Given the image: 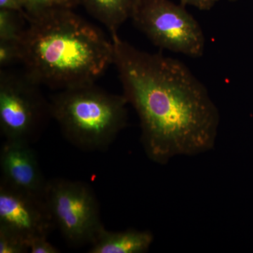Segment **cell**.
<instances>
[{"label":"cell","instance_id":"6","mask_svg":"<svg viewBox=\"0 0 253 253\" xmlns=\"http://www.w3.org/2000/svg\"><path fill=\"white\" fill-rule=\"evenodd\" d=\"M131 19L158 47L191 58L204 54L202 28L181 4L170 0H140Z\"/></svg>","mask_w":253,"mask_h":253},{"label":"cell","instance_id":"18","mask_svg":"<svg viewBox=\"0 0 253 253\" xmlns=\"http://www.w3.org/2000/svg\"><path fill=\"white\" fill-rule=\"evenodd\" d=\"M229 1H232V2H234V1H237L238 0H229Z\"/></svg>","mask_w":253,"mask_h":253},{"label":"cell","instance_id":"17","mask_svg":"<svg viewBox=\"0 0 253 253\" xmlns=\"http://www.w3.org/2000/svg\"><path fill=\"white\" fill-rule=\"evenodd\" d=\"M0 9L17 11L26 16V11L22 0H0Z\"/></svg>","mask_w":253,"mask_h":253},{"label":"cell","instance_id":"15","mask_svg":"<svg viewBox=\"0 0 253 253\" xmlns=\"http://www.w3.org/2000/svg\"><path fill=\"white\" fill-rule=\"evenodd\" d=\"M29 252L31 253H59L60 251L49 242L47 237L40 236L29 241Z\"/></svg>","mask_w":253,"mask_h":253},{"label":"cell","instance_id":"4","mask_svg":"<svg viewBox=\"0 0 253 253\" xmlns=\"http://www.w3.org/2000/svg\"><path fill=\"white\" fill-rule=\"evenodd\" d=\"M41 84L24 71L0 70V129L5 141L33 144L51 118Z\"/></svg>","mask_w":253,"mask_h":253},{"label":"cell","instance_id":"5","mask_svg":"<svg viewBox=\"0 0 253 253\" xmlns=\"http://www.w3.org/2000/svg\"><path fill=\"white\" fill-rule=\"evenodd\" d=\"M44 199L55 228L71 246L91 245L105 229L99 201L86 183L52 179L47 181Z\"/></svg>","mask_w":253,"mask_h":253},{"label":"cell","instance_id":"11","mask_svg":"<svg viewBox=\"0 0 253 253\" xmlns=\"http://www.w3.org/2000/svg\"><path fill=\"white\" fill-rule=\"evenodd\" d=\"M26 16L17 11L0 9V41L21 42L27 24Z\"/></svg>","mask_w":253,"mask_h":253},{"label":"cell","instance_id":"7","mask_svg":"<svg viewBox=\"0 0 253 253\" xmlns=\"http://www.w3.org/2000/svg\"><path fill=\"white\" fill-rule=\"evenodd\" d=\"M0 227L18 234L29 244L34 238L48 237L55 225L44 196L20 191L1 181Z\"/></svg>","mask_w":253,"mask_h":253},{"label":"cell","instance_id":"2","mask_svg":"<svg viewBox=\"0 0 253 253\" xmlns=\"http://www.w3.org/2000/svg\"><path fill=\"white\" fill-rule=\"evenodd\" d=\"M21 47L23 71L59 91L96 83L114 61L112 40L73 9L28 18Z\"/></svg>","mask_w":253,"mask_h":253},{"label":"cell","instance_id":"16","mask_svg":"<svg viewBox=\"0 0 253 253\" xmlns=\"http://www.w3.org/2000/svg\"><path fill=\"white\" fill-rule=\"evenodd\" d=\"M218 1L219 0H180V4L184 6L189 5L202 11H208L212 9Z\"/></svg>","mask_w":253,"mask_h":253},{"label":"cell","instance_id":"1","mask_svg":"<svg viewBox=\"0 0 253 253\" xmlns=\"http://www.w3.org/2000/svg\"><path fill=\"white\" fill-rule=\"evenodd\" d=\"M115 65L128 104L135 109L141 143L150 160L167 164L215 144L219 113L206 86L184 63L136 49L111 37Z\"/></svg>","mask_w":253,"mask_h":253},{"label":"cell","instance_id":"13","mask_svg":"<svg viewBox=\"0 0 253 253\" xmlns=\"http://www.w3.org/2000/svg\"><path fill=\"white\" fill-rule=\"evenodd\" d=\"M29 252L27 241L18 234L0 227V253H26Z\"/></svg>","mask_w":253,"mask_h":253},{"label":"cell","instance_id":"10","mask_svg":"<svg viewBox=\"0 0 253 253\" xmlns=\"http://www.w3.org/2000/svg\"><path fill=\"white\" fill-rule=\"evenodd\" d=\"M140 0H77L95 19L107 28L111 37L118 35L120 27L132 17Z\"/></svg>","mask_w":253,"mask_h":253},{"label":"cell","instance_id":"14","mask_svg":"<svg viewBox=\"0 0 253 253\" xmlns=\"http://www.w3.org/2000/svg\"><path fill=\"white\" fill-rule=\"evenodd\" d=\"M22 62L21 42L0 41V66L8 68Z\"/></svg>","mask_w":253,"mask_h":253},{"label":"cell","instance_id":"9","mask_svg":"<svg viewBox=\"0 0 253 253\" xmlns=\"http://www.w3.org/2000/svg\"><path fill=\"white\" fill-rule=\"evenodd\" d=\"M153 240L154 236L149 231H109L104 229L91 245L88 253H144L149 251Z\"/></svg>","mask_w":253,"mask_h":253},{"label":"cell","instance_id":"3","mask_svg":"<svg viewBox=\"0 0 253 253\" xmlns=\"http://www.w3.org/2000/svg\"><path fill=\"white\" fill-rule=\"evenodd\" d=\"M49 102L51 118L63 136L82 151L109 149L127 123L124 95L111 94L95 83L59 90Z\"/></svg>","mask_w":253,"mask_h":253},{"label":"cell","instance_id":"12","mask_svg":"<svg viewBox=\"0 0 253 253\" xmlns=\"http://www.w3.org/2000/svg\"><path fill=\"white\" fill-rule=\"evenodd\" d=\"M26 20L46 11L55 9H73L78 6L77 0H22Z\"/></svg>","mask_w":253,"mask_h":253},{"label":"cell","instance_id":"8","mask_svg":"<svg viewBox=\"0 0 253 253\" xmlns=\"http://www.w3.org/2000/svg\"><path fill=\"white\" fill-rule=\"evenodd\" d=\"M1 182L14 189L44 196L47 181L31 144L5 141L0 152Z\"/></svg>","mask_w":253,"mask_h":253}]
</instances>
